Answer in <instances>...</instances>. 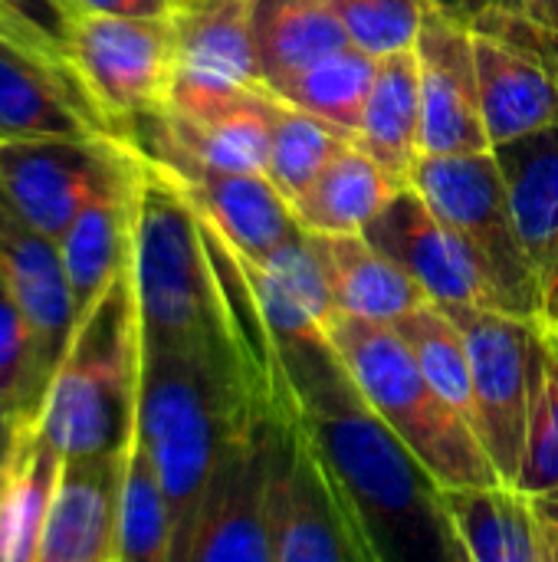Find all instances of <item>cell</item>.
<instances>
[{"label": "cell", "mask_w": 558, "mask_h": 562, "mask_svg": "<svg viewBox=\"0 0 558 562\" xmlns=\"http://www.w3.org/2000/svg\"><path fill=\"white\" fill-rule=\"evenodd\" d=\"M125 448L62 458L39 562H115Z\"/></svg>", "instance_id": "obj_19"}, {"label": "cell", "mask_w": 558, "mask_h": 562, "mask_svg": "<svg viewBox=\"0 0 558 562\" xmlns=\"http://www.w3.org/2000/svg\"><path fill=\"white\" fill-rule=\"evenodd\" d=\"M312 240L339 313L395 326L401 316L431 303L421 283L408 277L388 254H382L362 231L312 234Z\"/></svg>", "instance_id": "obj_23"}, {"label": "cell", "mask_w": 558, "mask_h": 562, "mask_svg": "<svg viewBox=\"0 0 558 562\" xmlns=\"http://www.w3.org/2000/svg\"><path fill=\"white\" fill-rule=\"evenodd\" d=\"M395 329L411 346L428 382L464 415V422L477 431V398H474V372L464 329L454 323L447 310L437 303H424L414 313L401 316ZM480 438V435H477Z\"/></svg>", "instance_id": "obj_31"}, {"label": "cell", "mask_w": 558, "mask_h": 562, "mask_svg": "<svg viewBox=\"0 0 558 562\" xmlns=\"http://www.w3.org/2000/svg\"><path fill=\"white\" fill-rule=\"evenodd\" d=\"M355 142L411 181V168L421 158V79L414 46L378 59Z\"/></svg>", "instance_id": "obj_27"}, {"label": "cell", "mask_w": 558, "mask_h": 562, "mask_svg": "<svg viewBox=\"0 0 558 562\" xmlns=\"http://www.w3.org/2000/svg\"><path fill=\"white\" fill-rule=\"evenodd\" d=\"M59 471L62 454L39 422H20L0 468V562H39Z\"/></svg>", "instance_id": "obj_24"}, {"label": "cell", "mask_w": 558, "mask_h": 562, "mask_svg": "<svg viewBox=\"0 0 558 562\" xmlns=\"http://www.w3.org/2000/svg\"><path fill=\"white\" fill-rule=\"evenodd\" d=\"M303 415L349 487L382 562H464L441 510V484L368 408L342 359L299 385Z\"/></svg>", "instance_id": "obj_1"}, {"label": "cell", "mask_w": 558, "mask_h": 562, "mask_svg": "<svg viewBox=\"0 0 558 562\" xmlns=\"http://www.w3.org/2000/svg\"><path fill=\"white\" fill-rule=\"evenodd\" d=\"M0 283L23 310L53 379L76 329V296L59 240L23 221L0 194Z\"/></svg>", "instance_id": "obj_17"}, {"label": "cell", "mask_w": 558, "mask_h": 562, "mask_svg": "<svg viewBox=\"0 0 558 562\" xmlns=\"http://www.w3.org/2000/svg\"><path fill=\"white\" fill-rule=\"evenodd\" d=\"M240 267L253 286V296L266 316L289 375L332 349L326 326L339 310L316 240L306 227L283 240L263 263L240 260Z\"/></svg>", "instance_id": "obj_14"}, {"label": "cell", "mask_w": 558, "mask_h": 562, "mask_svg": "<svg viewBox=\"0 0 558 562\" xmlns=\"http://www.w3.org/2000/svg\"><path fill=\"white\" fill-rule=\"evenodd\" d=\"M115 562H174L171 501L161 484L158 464L138 431V415H135V428L125 441Z\"/></svg>", "instance_id": "obj_29"}, {"label": "cell", "mask_w": 558, "mask_h": 562, "mask_svg": "<svg viewBox=\"0 0 558 562\" xmlns=\"http://www.w3.org/2000/svg\"><path fill=\"white\" fill-rule=\"evenodd\" d=\"M543 562H558V520H543Z\"/></svg>", "instance_id": "obj_42"}, {"label": "cell", "mask_w": 558, "mask_h": 562, "mask_svg": "<svg viewBox=\"0 0 558 562\" xmlns=\"http://www.w3.org/2000/svg\"><path fill=\"white\" fill-rule=\"evenodd\" d=\"M0 132L115 135L72 69L46 63L7 36H0Z\"/></svg>", "instance_id": "obj_20"}, {"label": "cell", "mask_w": 558, "mask_h": 562, "mask_svg": "<svg viewBox=\"0 0 558 562\" xmlns=\"http://www.w3.org/2000/svg\"><path fill=\"white\" fill-rule=\"evenodd\" d=\"M510 198L516 231L539 270L558 257V122L490 148Z\"/></svg>", "instance_id": "obj_26"}, {"label": "cell", "mask_w": 558, "mask_h": 562, "mask_svg": "<svg viewBox=\"0 0 558 562\" xmlns=\"http://www.w3.org/2000/svg\"><path fill=\"white\" fill-rule=\"evenodd\" d=\"M487 3H490V0H480V7H477V13H480V10H483ZM477 13H474V16H477ZM474 16H470V20H474ZM470 20H467V23H470Z\"/></svg>", "instance_id": "obj_44"}, {"label": "cell", "mask_w": 558, "mask_h": 562, "mask_svg": "<svg viewBox=\"0 0 558 562\" xmlns=\"http://www.w3.org/2000/svg\"><path fill=\"white\" fill-rule=\"evenodd\" d=\"M69 69L112 125L128 135L135 122L161 115L174 86V26L168 16L79 13L69 49Z\"/></svg>", "instance_id": "obj_9"}, {"label": "cell", "mask_w": 558, "mask_h": 562, "mask_svg": "<svg viewBox=\"0 0 558 562\" xmlns=\"http://www.w3.org/2000/svg\"><path fill=\"white\" fill-rule=\"evenodd\" d=\"M253 36L263 86L332 49L352 46L329 0H253Z\"/></svg>", "instance_id": "obj_28"}, {"label": "cell", "mask_w": 558, "mask_h": 562, "mask_svg": "<svg viewBox=\"0 0 558 562\" xmlns=\"http://www.w3.org/2000/svg\"><path fill=\"white\" fill-rule=\"evenodd\" d=\"M76 16L79 7L72 0H0V36L69 69L66 49Z\"/></svg>", "instance_id": "obj_37"}, {"label": "cell", "mask_w": 558, "mask_h": 562, "mask_svg": "<svg viewBox=\"0 0 558 562\" xmlns=\"http://www.w3.org/2000/svg\"><path fill=\"white\" fill-rule=\"evenodd\" d=\"M263 514L273 562H382L306 415L273 435Z\"/></svg>", "instance_id": "obj_7"}, {"label": "cell", "mask_w": 558, "mask_h": 562, "mask_svg": "<svg viewBox=\"0 0 558 562\" xmlns=\"http://www.w3.org/2000/svg\"><path fill=\"white\" fill-rule=\"evenodd\" d=\"M447 313L464 329L470 352L477 435L500 481L513 484L523 464L533 408L543 389L546 329L533 316H516L490 306H447Z\"/></svg>", "instance_id": "obj_8"}, {"label": "cell", "mask_w": 558, "mask_h": 562, "mask_svg": "<svg viewBox=\"0 0 558 562\" xmlns=\"http://www.w3.org/2000/svg\"><path fill=\"white\" fill-rule=\"evenodd\" d=\"M543 329H549L558 336V257L543 270V283H539V316Z\"/></svg>", "instance_id": "obj_39"}, {"label": "cell", "mask_w": 558, "mask_h": 562, "mask_svg": "<svg viewBox=\"0 0 558 562\" xmlns=\"http://www.w3.org/2000/svg\"><path fill=\"white\" fill-rule=\"evenodd\" d=\"M0 138H3V132H0Z\"/></svg>", "instance_id": "obj_45"}, {"label": "cell", "mask_w": 558, "mask_h": 562, "mask_svg": "<svg viewBox=\"0 0 558 562\" xmlns=\"http://www.w3.org/2000/svg\"><path fill=\"white\" fill-rule=\"evenodd\" d=\"M326 333L358 395L441 487L500 481L477 431L428 382L411 346L391 323L335 313Z\"/></svg>", "instance_id": "obj_5"}, {"label": "cell", "mask_w": 558, "mask_h": 562, "mask_svg": "<svg viewBox=\"0 0 558 562\" xmlns=\"http://www.w3.org/2000/svg\"><path fill=\"white\" fill-rule=\"evenodd\" d=\"M276 428L283 425L263 422L240 428L224 441L184 562H273L263 504Z\"/></svg>", "instance_id": "obj_11"}, {"label": "cell", "mask_w": 558, "mask_h": 562, "mask_svg": "<svg viewBox=\"0 0 558 562\" xmlns=\"http://www.w3.org/2000/svg\"><path fill=\"white\" fill-rule=\"evenodd\" d=\"M428 7H437V10H444V13H451V16L467 23L477 13L480 0H428Z\"/></svg>", "instance_id": "obj_40"}, {"label": "cell", "mask_w": 558, "mask_h": 562, "mask_svg": "<svg viewBox=\"0 0 558 562\" xmlns=\"http://www.w3.org/2000/svg\"><path fill=\"white\" fill-rule=\"evenodd\" d=\"M49 389V372L43 366L36 336L16 306V300L0 283V405L13 422H36Z\"/></svg>", "instance_id": "obj_33"}, {"label": "cell", "mask_w": 558, "mask_h": 562, "mask_svg": "<svg viewBox=\"0 0 558 562\" xmlns=\"http://www.w3.org/2000/svg\"><path fill=\"white\" fill-rule=\"evenodd\" d=\"M122 151L118 135H3L0 194L23 221L59 240Z\"/></svg>", "instance_id": "obj_10"}, {"label": "cell", "mask_w": 558, "mask_h": 562, "mask_svg": "<svg viewBox=\"0 0 558 562\" xmlns=\"http://www.w3.org/2000/svg\"><path fill=\"white\" fill-rule=\"evenodd\" d=\"M405 184L411 181L395 175L352 138L293 201V211L312 234H358Z\"/></svg>", "instance_id": "obj_25"}, {"label": "cell", "mask_w": 558, "mask_h": 562, "mask_svg": "<svg viewBox=\"0 0 558 562\" xmlns=\"http://www.w3.org/2000/svg\"><path fill=\"white\" fill-rule=\"evenodd\" d=\"M414 56L421 79V155L490 151L474 30L464 20L428 7Z\"/></svg>", "instance_id": "obj_12"}, {"label": "cell", "mask_w": 558, "mask_h": 562, "mask_svg": "<svg viewBox=\"0 0 558 562\" xmlns=\"http://www.w3.org/2000/svg\"><path fill=\"white\" fill-rule=\"evenodd\" d=\"M132 277L145 346L217 356L240 372L201 214L174 175L145 155L135 201Z\"/></svg>", "instance_id": "obj_3"}, {"label": "cell", "mask_w": 558, "mask_h": 562, "mask_svg": "<svg viewBox=\"0 0 558 562\" xmlns=\"http://www.w3.org/2000/svg\"><path fill=\"white\" fill-rule=\"evenodd\" d=\"M513 487H520L529 497L558 487V336H553L549 329H546L543 389L533 408L526 451Z\"/></svg>", "instance_id": "obj_35"}, {"label": "cell", "mask_w": 558, "mask_h": 562, "mask_svg": "<svg viewBox=\"0 0 558 562\" xmlns=\"http://www.w3.org/2000/svg\"><path fill=\"white\" fill-rule=\"evenodd\" d=\"M174 175L194 207L214 224L230 250L247 263H263L303 224L266 171H224L207 165H161Z\"/></svg>", "instance_id": "obj_18"}, {"label": "cell", "mask_w": 558, "mask_h": 562, "mask_svg": "<svg viewBox=\"0 0 558 562\" xmlns=\"http://www.w3.org/2000/svg\"><path fill=\"white\" fill-rule=\"evenodd\" d=\"M79 13H118V16H168L174 0H72Z\"/></svg>", "instance_id": "obj_38"}, {"label": "cell", "mask_w": 558, "mask_h": 562, "mask_svg": "<svg viewBox=\"0 0 558 562\" xmlns=\"http://www.w3.org/2000/svg\"><path fill=\"white\" fill-rule=\"evenodd\" d=\"M378 59L382 56H372L358 46H342L270 82L266 89L355 138L368 89L378 72Z\"/></svg>", "instance_id": "obj_30"}, {"label": "cell", "mask_w": 558, "mask_h": 562, "mask_svg": "<svg viewBox=\"0 0 558 562\" xmlns=\"http://www.w3.org/2000/svg\"><path fill=\"white\" fill-rule=\"evenodd\" d=\"M13 438H16V422H13V415L0 405V468H3V461H7V454H10V448H13Z\"/></svg>", "instance_id": "obj_41"}, {"label": "cell", "mask_w": 558, "mask_h": 562, "mask_svg": "<svg viewBox=\"0 0 558 562\" xmlns=\"http://www.w3.org/2000/svg\"><path fill=\"white\" fill-rule=\"evenodd\" d=\"M388 254L437 306H493L487 283L464 254L451 227L434 214L414 184H405L362 231Z\"/></svg>", "instance_id": "obj_15"}, {"label": "cell", "mask_w": 558, "mask_h": 562, "mask_svg": "<svg viewBox=\"0 0 558 562\" xmlns=\"http://www.w3.org/2000/svg\"><path fill=\"white\" fill-rule=\"evenodd\" d=\"M558 69V0H490L470 23Z\"/></svg>", "instance_id": "obj_36"}, {"label": "cell", "mask_w": 558, "mask_h": 562, "mask_svg": "<svg viewBox=\"0 0 558 562\" xmlns=\"http://www.w3.org/2000/svg\"><path fill=\"white\" fill-rule=\"evenodd\" d=\"M174 3H181V0H174Z\"/></svg>", "instance_id": "obj_46"}, {"label": "cell", "mask_w": 558, "mask_h": 562, "mask_svg": "<svg viewBox=\"0 0 558 562\" xmlns=\"http://www.w3.org/2000/svg\"><path fill=\"white\" fill-rule=\"evenodd\" d=\"M273 95V128H270V155L266 178L280 188V194L293 204L329 165V158L352 142V135L339 132L326 119Z\"/></svg>", "instance_id": "obj_32"}, {"label": "cell", "mask_w": 558, "mask_h": 562, "mask_svg": "<svg viewBox=\"0 0 558 562\" xmlns=\"http://www.w3.org/2000/svg\"><path fill=\"white\" fill-rule=\"evenodd\" d=\"M138 171H141V155L125 138V151L118 155L112 171L99 181V188L86 198V204L76 211L72 224L59 237V250L79 316L132 260Z\"/></svg>", "instance_id": "obj_16"}, {"label": "cell", "mask_w": 558, "mask_h": 562, "mask_svg": "<svg viewBox=\"0 0 558 562\" xmlns=\"http://www.w3.org/2000/svg\"><path fill=\"white\" fill-rule=\"evenodd\" d=\"M533 507H536L539 520H558V487L556 491H546V494H536Z\"/></svg>", "instance_id": "obj_43"}, {"label": "cell", "mask_w": 558, "mask_h": 562, "mask_svg": "<svg viewBox=\"0 0 558 562\" xmlns=\"http://www.w3.org/2000/svg\"><path fill=\"white\" fill-rule=\"evenodd\" d=\"M411 184L460 240L493 306L536 319L539 270L516 231L493 151L421 155L411 168Z\"/></svg>", "instance_id": "obj_6"}, {"label": "cell", "mask_w": 558, "mask_h": 562, "mask_svg": "<svg viewBox=\"0 0 558 562\" xmlns=\"http://www.w3.org/2000/svg\"><path fill=\"white\" fill-rule=\"evenodd\" d=\"M437 497L467 562H543V520L520 487L457 484Z\"/></svg>", "instance_id": "obj_22"}, {"label": "cell", "mask_w": 558, "mask_h": 562, "mask_svg": "<svg viewBox=\"0 0 558 562\" xmlns=\"http://www.w3.org/2000/svg\"><path fill=\"white\" fill-rule=\"evenodd\" d=\"M480 109L490 148L558 122V69L546 59L474 30Z\"/></svg>", "instance_id": "obj_21"}, {"label": "cell", "mask_w": 558, "mask_h": 562, "mask_svg": "<svg viewBox=\"0 0 558 562\" xmlns=\"http://www.w3.org/2000/svg\"><path fill=\"white\" fill-rule=\"evenodd\" d=\"M138 382L141 319L128 260L76 319L36 422L62 458L122 451L138 415Z\"/></svg>", "instance_id": "obj_4"}, {"label": "cell", "mask_w": 558, "mask_h": 562, "mask_svg": "<svg viewBox=\"0 0 558 562\" xmlns=\"http://www.w3.org/2000/svg\"><path fill=\"white\" fill-rule=\"evenodd\" d=\"M329 7L342 20L352 46L388 56L414 46L428 0H329Z\"/></svg>", "instance_id": "obj_34"}, {"label": "cell", "mask_w": 558, "mask_h": 562, "mask_svg": "<svg viewBox=\"0 0 558 562\" xmlns=\"http://www.w3.org/2000/svg\"><path fill=\"white\" fill-rule=\"evenodd\" d=\"M174 86L171 102H201L263 86L253 0H181L171 10Z\"/></svg>", "instance_id": "obj_13"}, {"label": "cell", "mask_w": 558, "mask_h": 562, "mask_svg": "<svg viewBox=\"0 0 558 562\" xmlns=\"http://www.w3.org/2000/svg\"><path fill=\"white\" fill-rule=\"evenodd\" d=\"M263 422L270 418L257 408L243 375L227 359L141 342L138 431L171 501L174 562L187 557L191 530L224 441Z\"/></svg>", "instance_id": "obj_2"}]
</instances>
